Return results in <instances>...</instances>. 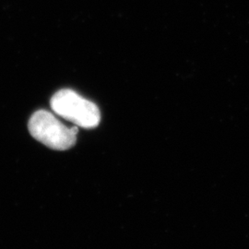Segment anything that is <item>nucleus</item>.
Returning a JSON list of instances; mask_svg holds the SVG:
<instances>
[{
    "label": "nucleus",
    "instance_id": "obj_1",
    "mask_svg": "<svg viewBox=\"0 0 249 249\" xmlns=\"http://www.w3.org/2000/svg\"><path fill=\"white\" fill-rule=\"evenodd\" d=\"M28 127L36 140L55 151L69 150L77 141V126L68 127L45 110L36 112L30 118Z\"/></svg>",
    "mask_w": 249,
    "mask_h": 249
},
{
    "label": "nucleus",
    "instance_id": "obj_2",
    "mask_svg": "<svg viewBox=\"0 0 249 249\" xmlns=\"http://www.w3.org/2000/svg\"><path fill=\"white\" fill-rule=\"evenodd\" d=\"M50 104L56 115L80 127L93 128L100 123L101 113L98 107L72 89L58 90Z\"/></svg>",
    "mask_w": 249,
    "mask_h": 249
}]
</instances>
